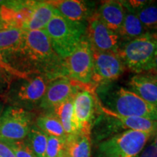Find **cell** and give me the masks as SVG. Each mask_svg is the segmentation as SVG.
Returning a JSON list of instances; mask_svg holds the SVG:
<instances>
[{
  "label": "cell",
  "mask_w": 157,
  "mask_h": 157,
  "mask_svg": "<svg viewBox=\"0 0 157 157\" xmlns=\"http://www.w3.org/2000/svg\"><path fill=\"white\" fill-rule=\"evenodd\" d=\"M3 60L13 69L25 75L44 74L50 80L60 77L63 59L55 52L44 29L25 31L18 50Z\"/></svg>",
  "instance_id": "cell-1"
},
{
  "label": "cell",
  "mask_w": 157,
  "mask_h": 157,
  "mask_svg": "<svg viewBox=\"0 0 157 157\" xmlns=\"http://www.w3.org/2000/svg\"><path fill=\"white\" fill-rule=\"evenodd\" d=\"M96 94L102 106L112 112L157 121V105L144 101L130 90L111 82L98 86Z\"/></svg>",
  "instance_id": "cell-2"
},
{
  "label": "cell",
  "mask_w": 157,
  "mask_h": 157,
  "mask_svg": "<svg viewBox=\"0 0 157 157\" xmlns=\"http://www.w3.org/2000/svg\"><path fill=\"white\" fill-rule=\"evenodd\" d=\"M50 81L46 76L41 74L14 77L0 98L5 105L29 111L37 105L39 107Z\"/></svg>",
  "instance_id": "cell-3"
},
{
  "label": "cell",
  "mask_w": 157,
  "mask_h": 157,
  "mask_svg": "<svg viewBox=\"0 0 157 157\" xmlns=\"http://www.w3.org/2000/svg\"><path fill=\"white\" fill-rule=\"evenodd\" d=\"M98 103L101 114L93 124L94 136L98 140H103L127 130L146 132L154 136L156 134L157 121L119 115L102 106L99 102Z\"/></svg>",
  "instance_id": "cell-4"
},
{
  "label": "cell",
  "mask_w": 157,
  "mask_h": 157,
  "mask_svg": "<svg viewBox=\"0 0 157 157\" xmlns=\"http://www.w3.org/2000/svg\"><path fill=\"white\" fill-rule=\"evenodd\" d=\"M85 23H78L64 18L56 10L54 16L45 27L55 52L61 59L66 58L77 48L85 36Z\"/></svg>",
  "instance_id": "cell-5"
},
{
  "label": "cell",
  "mask_w": 157,
  "mask_h": 157,
  "mask_svg": "<svg viewBox=\"0 0 157 157\" xmlns=\"http://www.w3.org/2000/svg\"><path fill=\"white\" fill-rule=\"evenodd\" d=\"M156 53V32H148L138 38L124 42L117 51L126 68L137 74L150 71Z\"/></svg>",
  "instance_id": "cell-6"
},
{
  "label": "cell",
  "mask_w": 157,
  "mask_h": 157,
  "mask_svg": "<svg viewBox=\"0 0 157 157\" xmlns=\"http://www.w3.org/2000/svg\"><path fill=\"white\" fill-rule=\"evenodd\" d=\"M152 137L146 132L124 131L100 141L95 157H138Z\"/></svg>",
  "instance_id": "cell-7"
},
{
  "label": "cell",
  "mask_w": 157,
  "mask_h": 157,
  "mask_svg": "<svg viewBox=\"0 0 157 157\" xmlns=\"http://www.w3.org/2000/svg\"><path fill=\"white\" fill-rule=\"evenodd\" d=\"M93 51L84 36L77 48L63 59L60 77H66L79 84H91L93 76Z\"/></svg>",
  "instance_id": "cell-8"
},
{
  "label": "cell",
  "mask_w": 157,
  "mask_h": 157,
  "mask_svg": "<svg viewBox=\"0 0 157 157\" xmlns=\"http://www.w3.org/2000/svg\"><path fill=\"white\" fill-rule=\"evenodd\" d=\"M31 113L21 108L7 105L0 117V140H23L31 129Z\"/></svg>",
  "instance_id": "cell-9"
},
{
  "label": "cell",
  "mask_w": 157,
  "mask_h": 157,
  "mask_svg": "<svg viewBox=\"0 0 157 157\" xmlns=\"http://www.w3.org/2000/svg\"><path fill=\"white\" fill-rule=\"evenodd\" d=\"M93 51L91 84L96 87L111 83L124 73L126 66L117 52Z\"/></svg>",
  "instance_id": "cell-10"
},
{
  "label": "cell",
  "mask_w": 157,
  "mask_h": 157,
  "mask_svg": "<svg viewBox=\"0 0 157 157\" xmlns=\"http://www.w3.org/2000/svg\"><path fill=\"white\" fill-rule=\"evenodd\" d=\"M85 36L92 50L99 52H117L122 44V39L118 33L109 29L97 13H94L88 19Z\"/></svg>",
  "instance_id": "cell-11"
},
{
  "label": "cell",
  "mask_w": 157,
  "mask_h": 157,
  "mask_svg": "<svg viewBox=\"0 0 157 157\" xmlns=\"http://www.w3.org/2000/svg\"><path fill=\"white\" fill-rule=\"evenodd\" d=\"M77 82L66 77H58L49 82L39 108L53 110L59 105L72 98L78 91Z\"/></svg>",
  "instance_id": "cell-12"
},
{
  "label": "cell",
  "mask_w": 157,
  "mask_h": 157,
  "mask_svg": "<svg viewBox=\"0 0 157 157\" xmlns=\"http://www.w3.org/2000/svg\"><path fill=\"white\" fill-rule=\"evenodd\" d=\"M34 3L35 1H0V17L5 28L23 29L30 18Z\"/></svg>",
  "instance_id": "cell-13"
},
{
  "label": "cell",
  "mask_w": 157,
  "mask_h": 157,
  "mask_svg": "<svg viewBox=\"0 0 157 157\" xmlns=\"http://www.w3.org/2000/svg\"><path fill=\"white\" fill-rule=\"evenodd\" d=\"M97 100L86 90H78L74 96V109L80 130H91L94 124Z\"/></svg>",
  "instance_id": "cell-14"
},
{
  "label": "cell",
  "mask_w": 157,
  "mask_h": 157,
  "mask_svg": "<svg viewBox=\"0 0 157 157\" xmlns=\"http://www.w3.org/2000/svg\"><path fill=\"white\" fill-rule=\"evenodd\" d=\"M55 10L68 21L85 23L93 15L89 2L79 0L50 1Z\"/></svg>",
  "instance_id": "cell-15"
},
{
  "label": "cell",
  "mask_w": 157,
  "mask_h": 157,
  "mask_svg": "<svg viewBox=\"0 0 157 157\" xmlns=\"http://www.w3.org/2000/svg\"><path fill=\"white\" fill-rule=\"evenodd\" d=\"M128 87L144 101L157 105V74H137L130 78Z\"/></svg>",
  "instance_id": "cell-16"
},
{
  "label": "cell",
  "mask_w": 157,
  "mask_h": 157,
  "mask_svg": "<svg viewBox=\"0 0 157 157\" xmlns=\"http://www.w3.org/2000/svg\"><path fill=\"white\" fill-rule=\"evenodd\" d=\"M96 13L108 28L119 34L125 14L124 7L121 1L103 2Z\"/></svg>",
  "instance_id": "cell-17"
},
{
  "label": "cell",
  "mask_w": 157,
  "mask_h": 157,
  "mask_svg": "<svg viewBox=\"0 0 157 157\" xmlns=\"http://www.w3.org/2000/svg\"><path fill=\"white\" fill-rule=\"evenodd\" d=\"M55 13L56 10L50 1H35L30 18L23 29L25 31L44 30Z\"/></svg>",
  "instance_id": "cell-18"
},
{
  "label": "cell",
  "mask_w": 157,
  "mask_h": 157,
  "mask_svg": "<svg viewBox=\"0 0 157 157\" xmlns=\"http://www.w3.org/2000/svg\"><path fill=\"white\" fill-rule=\"evenodd\" d=\"M91 130H80L68 135L66 140V157H91Z\"/></svg>",
  "instance_id": "cell-19"
},
{
  "label": "cell",
  "mask_w": 157,
  "mask_h": 157,
  "mask_svg": "<svg viewBox=\"0 0 157 157\" xmlns=\"http://www.w3.org/2000/svg\"><path fill=\"white\" fill-rule=\"evenodd\" d=\"M22 29L7 27L0 29V56L2 58L18 50L24 38Z\"/></svg>",
  "instance_id": "cell-20"
},
{
  "label": "cell",
  "mask_w": 157,
  "mask_h": 157,
  "mask_svg": "<svg viewBox=\"0 0 157 157\" xmlns=\"http://www.w3.org/2000/svg\"><path fill=\"white\" fill-rule=\"evenodd\" d=\"M53 113L60 119L67 136L76 134L79 131L78 121L74 113V97L57 106L53 110Z\"/></svg>",
  "instance_id": "cell-21"
},
{
  "label": "cell",
  "mask_w": 157,
  "mask_h": 157,
  "mask_svg": "<svg viewBox=\"0 0 157 157\" xmlns=\"http://www.w3.org/2000/svg\"><path fill=\"white\" fill-rule=\"evenodd\" d=\"M124 10V18L119 32L124 42L138 38L149 32L140 22L136 13L126 8Z\"/></svg>",
  "instance_id": "cell-22"
},
{
  "label": "cell",
  "mask_w": 157,
  "mask_h": 157,
  "mask_svg": "<svg viewBox=\"0 0 157 157\" xmlns=\"http://www.w3.org/2000/svg\"><path fill=\"white\" fill-rule=\"evenodd\" d=\"M36 127L47 135L67 138L60 119L53 112L39 116L36 119Z\"/></svg>",
  "instance_id": "cell-23"
},
{
  "label": "cell",
  "mask_w": 157,
  "mask_h": 157,
  "mask_svg": "<svg viewBox=\"0 0 157 157\" xmlns=\"http://www.w3.org/2000/svg\"><path fill=\"white\" fill-rule=\"evenodd\" d=\"M25 142L36 157H46L48 135L37 127H31Z\"/></svg>",
  "instance_id": "cell-24"
},
{
  "label": "cell",
  "mask_w": 157,
  "mask_h": 157,
  "mask_svg": "<svg viewBox=\"0 0 157 157\" xmlns=\"http://www.w3.org/2000/svg\"><path fill=\"white\" fill-rule=\"evenodd\" d=\"M135 13L147 31L149 32L157 31V3L148 2Z\"/></svg>",
  "instance_id": "cell-25"
},
{
  "label": "cell",
  "mask_w": 157,
  "mask_h": 157,
  "mask_svg": "<svg viewBox=\"0 0 157 157\" xmlns=\"http://www.w3.org/2000/svg\"><path fill=\"white\" fill-rule=\"evenodd\" d=\"M66 139L48 135L46 157H60L65 151Z\"/></svg>",
  "instance_id": "cell-26"
},
{
  "label": "cell",
  "mask_w": 157,
  "mask_h": 157,
  "mask_svg": "<svg viewBox=\"0 0 157 157\" xmlns=\"http://www.w3.org/2000/svg\"><path fill=\"white\" fill-rule=\"evenodd\" d=\"M5 143L13 150L16 157H36L25 140Z\"/></svg>",
  "instance_id": "cell-27"
},
{
  "label": "cell",
  "mask_w": 157,
  "mask_h": 157,
  "mask_svg": "<svg viewBox=\"0 0 157 157\" xmlns=\"http://www.w3.org/2000/svg\"><path fill=\"white\" fill-rule=\"evenodd\" d=\"M14 77L15 76L12 75L0 66V96L5 93Z\"/></svg>",
  "instance_id": "cell-28"
},
{
  "label": "cell",
  "mask_w": 157,
  "mask_h": 157,
  "mask_svg": "<svg viewBox=\"0 0 157 157\" xmlns=\"http://www.w3.org/2000/svg\"><path fill=\"white\" fill-rule=\"evenodd\" d=\"M138 157H157V149L155 146L154 140L146 145Z\"/></svg>",
  "instance_id": "cell-29"
},
{
  "label": "cell",
  "mask_w": 157,
  "mask_h": 157,
  "mask_svg": "<svg viewBox=\"0 0 157 157\" xmlns=\"http://www.w3.org/2000/svg\"><path fill=\"white\" fill-rule=\"evenodd\" d=\"M0 157H16L7 144L0 140Z\"/></svg>",
  "instance_id": "cell-30"
},
{
  "label": "cell",
  "mask_w": 157,
  "mask_h": 157,
  "mask_svg": "<svg viewBox=\"0 0 157 157\" xmlns=\"http://www.w3.org/2000/svg\"><path fill=\"white\" fill-rule=\"evenodd\" d=\"M0 66H1L2 68H5V70H7L10 74H12V75L15 76V77H22V76H26L25 74L19 73V72H17V71L13 69V68L10 67L8 65H7L5 62H4V60H2V58L1 56H0Z\"/></svg>",
  "instance_id": "cell-31"
},
{
  "label": "cell",
  "mask_w": 157,
  "mask_h": 157,
  "mask_svg": "<svg viewBox=\"0 0 157 157\" xmlns=\"http://www.w3.org/2000/svg\"><path fill=\"white\" fill-rule=\"evenodd\" d=\"M148 72H151V73L157 74V53L156 56H155V58L151 65V69Z\"/></svg>",
  "instance_id": "cell-32"
},
{
  "label": "cell",
  "mask_w": 157,
  "mask_h": 157,
  "mask_svg": "<svg viewBox=\"0 0 157 157\" xmlns=\"http://www.w3.org/2000/svg\"><path fill=\"white\" fill-rule=\"evenodd\" d=\"M5 109V103H4L2 100L0 98V117H1L2 114L4 110Z\"/></svg>",
  "instance_id": "cell-33"
},
{
  "label": "cell",
  "mask_w": 157,
  "mask_h": 157,
  "mask_svg": "<svg viewBox=\"0 0 157 157\" xmlns=\"http://www.w3.org/2000/svg\"><path fill=\"white\" fill-rule=\"evenodd\" d=\"M154 140L155 146H156V148L157 149V132H156V134L154 135V140Z\"/></svg>",
  "instance_id": "cell-34"
},
{
  "label": "cell",
  "mask_w": 157,
  "mask_h": 157,
  "mask_svg": "<svg viewBox=\"0 0 157 157\" xmlns=\"http://www.w3.org/2000/svg\"><path fill=\"white\" fill-rule=\"evenodd\" d=\"M4 28H5V26H4V24H3V23H2V21L1 17H0V29H4Z\"/></svg>",
  "instance_id": "cell-35"
},
{
  "label": "cell",
  "mask_w": 157,
  "mask_h": 157,
  "mask_svg": "<svg viewBox=\"0 0 157 157\" xmlns=\"http://www.w3.org/2000/svg\"><path fill=\"white\" fill-rule=\"evenodd\" d=\"M60 157H66V154H65V151H64V152L63 153V154H61V156H60Z\"/></svg>",
  "instance_id": "cell-36"
}]
</instances>
